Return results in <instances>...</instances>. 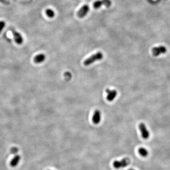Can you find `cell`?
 Instances as JSON below:
<instances>
[{
    "instance_id": "3957f363",
    "label": "cell",
    "mask_w": 170,
    "mask_h": 170,
    "mask_svg": "<svg viewBox=\"0 0 170 170\" xmlns=\"http://www.w3.org/2000/svg\"><path fill=\"white\" fill-rule=\"evenodd\" d=\"M112 1L111 0H99L95 1L93 4L94 8L99 9L101 6L104 5L106 7H110L112 5Z\"/></svg>"
},
{
    "instance_id": "7a4b0ae2",
    "label": "cell",
    "mask_w": 170,
    "mask_h": 170,
    "mask_svg": "<svg viewBox=\"0 0 170 170\" xmlns=\"http://www.w3.org/2000/svg\"><path fill=\"white\" fill-rule=\"evenodd\" d=\"M130 163V160L128 158L123 159L121 161H115L113 163L114 168L119 169L121 168H124L127 166Z\"/></svg>"
},
{
    "instance_id": "8992f818",
    "label": "cell",
    "mask_w": 170,
    "mask_h": 170,
    "mask_svg": "<svg viewBox=\"0 0 170 170\" xmlns=\"http://www.w3.org/2000/svg\"><path fill=\"white\" fill-rule=\"evenodd\" d=\"M89 11V7L88 5H84L83 6L77 13L78 16L80 18L85 17Z\"/></svg>"
},
{
    "instance_id": "2e32d148",
    "label": "cell",
    "mask_w": 170,
    "mask_h": 170,
    "mask_svg": "<svg viewBox=\"0 0 170 170\" xmlns=\"http://www.w3.org/2000/svg\"><path fill=\"white\" fill-rule=\"evenodd\" d=\"M129 170H133V169H129Z\"/></svg>"
},
{
    "instance_id": "52a82bcc",
    "label": "cell",
    "mask_w": 170,
    "mask_h": 170,
    "mask_svg": "<svg viewBox=\"0 0 170 170\" xmlns=\"http://www.w3.org/2000/svg\"><path fill=\"white\" fill-rule=\"evenodd\" d=\"M139 129L141 131L142 137L145 139L148 138L149 136V133L145 124L141 123L139 125Z\"/></svg>"
},
{
    "instance_id": "4fadbf2b",
    "label": "cell",
    "mask_w": 170,
    "mask_h": 170,
    "mask_svg": "<svg viewBox=\"0 0 170 170\" xmlns=\"http://www.w3.org/2000/svg\"><path fill=\"white\" fill-rule=\"evenodd\" d=\"M138 153L139 154L143 157H146L147 156V155H148V151L147 150L144 148H143V147H141L140 148L138 149Z\"/></svg>"
},
{
    "instance_id": "7c38bea8",
    "label": "cell",
    "mask_w": 170,
    "mask_h": 170,
    "mask_svg": "<svg viewBox=\"0 0 170 170\" xmlns=\"http://www.w3.org/2000/svg\"><path fill=\"white\" fill-rule=\"evenodd\" d=\"M45 13L47 16L50 18H53L55 16V12L51 9H47L45 11Z\"/></svg>"
},
{
    "instance_id": "277c9868",
    "label": "cell",
    "mask_w": 170,
    "mask_h": 170,
    "mask_svg": "<svg viewBox=\"0 0 170 170\" xmlns=\"http://www.w3.org/2000/svg\"><path fill=\"white\" fill-rule=\"evenodd\" d=\"M11 31L13 35L14 40L15 43L18 45L22 44L24 41V39L21 34L14 29L11 30Z\"/></svg>"
},
{
    "instance_id": "9c48e42d",
    "label": "cell",
    "mask_w": 170,
    "mask_h": 170,
    "mask_svg": "<svg viewBox=\"0 0 170 170\" xmlns=\"http://www.w3.org/2000/svg\"><path fill=\"white\" fill-rule=\"evenodd\" d=\"M106 92L107 93V100L109 102H112L115 99L117 95V92L115 90H110L109 89H107Z\"/></svg>"
},
{
    "instance_id": "ba28073f",
    "label": "cell",
    "mask_w": 170,
    "mask_h": 170,
    "mask_svg": "<svg viewBox=\"0 0 170 170\" xmlns=\"http://www.w3.org/2000/svg\"><path fill=\"white\" fill-rule=\"evenodd\" d=\"M101 119V112L99 110H96L95 111L93 118H92V121L95 124H98L100 123Z\"/></svg>"
},
{
    "instance_id": "6da1fadb",
    "label": "cell",
    "mask_w": 170,
    "mask_h": 170,
    "mask_svg": "<svg viewBox=\"0 0 170 170\" xmlns=\"http://www.w3.org/2000/svg\"><path fill=\"white\" fill-rule=\"evenodd\" d=\"M102 58H103L102 53L100 52H99L92 55V56L89 57L88 58L86 59L84 62V64L85 66H89L97 61L102 60Z\"/></svg>"
},
{
    "instance_id": "5b68a950",
    "label": "cell",
    "mask_w": 170,
    "mask_h": 170,
    "mask_svg": "<svg viewBox=\"0 0 170 170\" xmlns=\"http://www.w3.org/2000/svg\"><path fill=\"white\" fill-rule=\"evenodd\" d=\"M166 48L163 46H160L159 47H154L152 49V54L154 56H157L162 54H164L166 52Z\"/></svg>"
},
{
    "instance_id": "9a60e30c",
    "label": "cell",
    "mask_w": 170,
    "mask_h": 170,
    "mask_svg": "<svg viewBox=\"0 0 170 170\" xmlns=\"http://www.w3.org/2000/svg\"><path fill=\"white\" fill-rule=\"evenodd\" d=\"M18 148L16 147H13L11 149V154L14 155H16V154L18 152Z\"/></svg>"
},
{
    "instance_id": "30bf717a",
    "label": "cell",
    "mask_w": 170,
    "mask_h": 170,
    "mask_svg": "<svg viewBox=\"0 0 170 170\" xmlns=\"http://www.w3.org/2000/svg\"><path fill=\"white\" fill-rule=\"evenodd\" d=\"M46 59L45 55L43 54H40L36 55L34 58V62L35 63H41L45 61Z\"/></svg>"
},
{
    "instance_id": "5bb4252c",
    "label": "cell",
    "mask_w": 170,
    "mask_h": 170,
    "mask_svg": "<svg viewBox=\"0 0 170 170\" xmlns=\"http://www.w3.org/2000/svg\"><path fill=\"white\" fill-rule=\"evenodd\" d=\"M6 26V22L4 20L0 21V34L2 32L3 29L5 28Z\"/></svg>"
},
{
    "instance_id": "8fae6325",
    "label": "cell",
    "mask_w": 170,
    "mask_h": 170,
    "mask_svg": "<svg viewBox=\"0 0 170 170\" xmlns=\"http://www.w3.org/2000/svg\"><path fill=\"white\" fill-rule=\"evenodd\" d=\"M20 160V156L16 155V156H15L13 158L11 161L10 164L12 167H16L19 163Z\"/></svg>"
}]
</instances>
